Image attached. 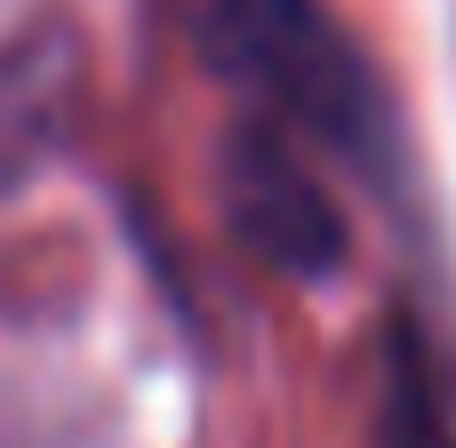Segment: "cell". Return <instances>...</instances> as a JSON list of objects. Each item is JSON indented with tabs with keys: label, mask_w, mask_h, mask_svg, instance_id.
Here are the masks:
<instances>
[{
	"label": "cell",
	"mask_w": 456,
	"mask_h": 448,
	"mask_svg": "<svg viewBox=\"0 0 456 448\" xmlns=\"http://www.w3.org/2000/svg\"><path fill=\"white\" fill-rule=\"evenodd\" d=\"M385 448H449V409H441V377L425 361V345L401 329L393 337V361H385Z\"/></svg>",
	"instance_id": "277c9868"
},
{
	"label": "cell",
	"mask_w": 456,
	"mask_h": 448,
	"mask_svg": "<svg viewBox=\"0 0 456 448\" xmlns=\"http://www.w3.org/2000/svg\"><path fill=\"white\" fill-rule=\"evenodd\" d=\"M200 32H208L216 64L256 96V112L289 120L297 136H313L361 168L393 160L385 88L321 0H208Z\"/></svg>",
	"instance_id": "6da1fadb"
},
{
	"label": "cell",
	"mask_w": 456,
	"mask_h": 448,
	"mask_svg": "<svg viewBox=\"0 0 456 448\" xmlns=\"http://www.w3.org/2000/svg\"><path fill=\"white\" fill-rule=\"evenodd\" d=\"M96 80L80 0H0V176L48 160Z\"/></svg>",
	"instance_id": "3957f363"
},
{
	"label": "cell",
	"mask_w": 456,
	"mask_h": 448,
	"mask_svg": "<svg viewBox=\"0 0 456 448\" xmlns=\"http://www.w3.org/2000/svg\"><path fill=\"white\" fill-rule=\"evenodd\" d=\"M216 200H224V224L248 240V257L273 265L281 281H297V289L345 281V265H353L345 208L313 168V136H297L289 120L256 112V120L232 128Z\"/></svg>",
	"instance_id": "7a4b0ae2"
}]
</instances>
